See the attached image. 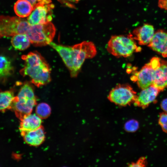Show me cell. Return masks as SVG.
<instances>
[{"mask_svg": "<svg viewBox=\"0 0 167 167\" xmlns=\"http://www.w3.org/2000/svg\"><path fill=\"white\" fill-rule=\"evenodd\" d=\"M49 45L59 54L72 77L78 75L86 59L92 58L97 53L96 46L91 41H84L72 46L58 45L52 42Z\"/></svg>", "mask_w": 167, "mask_h": 167, "instance_id": "6da1fadb", "label": "cell"}, {"mask_svg": "<svg viewBox=\"0 0 167 167\" xmlns=\"http://www.w3.org/2000/svg\"><path fill=\"white\" fill-rule=\"evenodd\" d=\"M24 67L20 71L23 76H28L31 82L37 87L49 83L51 80V69L44 58L38 52H30L23 55Z\"/></svg>", "mask_w": 167, "mask_h": 167, "instance_id": "7a4b0ae2", "label": "cell"}, {"mask_svg": "<svg viewBox=\"0 0 167 167\" xmlns=\"http://www.w3.org/2000/svg\"><path fill=\"white\" fill-rule=\"evenodd\" d=\"M109 53L117 57H127L141 49L131 34L112 36L107 46Z\"/></svg>", "mask_w": 167, "mask_h": 167, "instance_id": "3957f363", "label": "cell"}, {"mask_svg": "<svg viewBox=\"0 0 167 167\" xmlns=\"http://www.w3.org/2000/svg\"><path fill=\"white\" fill-rule=\"evenodd\" d=\"M33 89L28 83H25L15 96L11 106L16 116L21 119L31 113L36 104Z\"/></svg>", "mask_w": 167, "mask_h": 167, "instance_id": "277c9868", "label": "cell"}, {"mask_svg": "<svg viewBox=\"0 0 167 167\" xmlns=\"http://www.w3.org/2000/svg\"><path fill=\"white\" fill-rule=\"evenodd\" d=\"M55 33V27L50 22L30 25L26 34L33 45L42 46L49 45L51 42Z\"/></svg>", "mask_w": 167, "mask_h": 167, "instance_id": "5b68a950", "label": "cell"}, {"mask_svg": "<svg viewBox=\"0 0 167 167\" xmlns=\"http://www.w3.org/2000/svg\"><path fill=\"white\" fill-rule=\"evenodd\" d=\"M30 25L27 20L18 16L0 15V38L26 34Z\"/></svg>", "mask_w": 167, "mask_h": 167, "instance_id": "8992f818", "label": "cell"}, {"mask_svg": "<svg viewBox=\"0 0 167 167\" xmlns=\"http://www.w3.org/2000/svg\"><path fill=\"white\" fill-rule=\"evenodd\" d=\"M129 84H119L110 92L108 98L111 102L120 106H126L134 103L137 95Z\"/></svg>", "mask_w": 167, "mask_h": 167, "instance_id": "52a82bcc", "label": "cell"}, {"mask_svg": "<svg viewBox=\"0 0 167 167\" xmlns=\"http://www.w3.org/2000/svg\"><path fill=\"white\" fill-rule=\"evenodd\" d=\"M159 67L157 61L151 59L139 71L132 76L131 80L136 82L138 86L141 89L147 88L152 85L155 70Z\"/></svg>", "mask_w": 167, "mask_h": 167, "instance_id": "ba28073f", "label": "cell"}, {"mask_svg": "<svg viewBox=\"0 0 167 167\" xmlns=\"http://www.w3.org/2000/svg\"><path fill=\"white\" fill-rule=\"evenodd\" d=\"M54 7L51 3L36 6L28 17V22L30 25H33L50 22L52 19V10Z\"/></svg>", "mask_w": 167, "mask_h": 167, "instance_id": "9c48e42d", "label": "cell"}, {"mask_svg": "<svg viewBox=\"0 0 167 167\" xmlns=\"http://www.w3.org/2000/svg\"><path fill=\"white\" fill-rule=\"evenodd\" d=\"M148 46L163 57H167V32L163 29L155 32Z\"/></svg>", "mask_w": 167, "mask_h": 167, "instance_id": "30bf717a", "label": "cell"}, {"mask_svg": "<svg viewBox=\"0 0 167 167\" xmlns=\"http://www.w3.org/2000/svg\"><path fill=\"white\" fill-rule=\"evenodd\" d=\"M161 91L152 85L142 89L134 102V105L145 109L154 101Z\"/></svg>", "mask_w": 167, "mask_h": 167, "instance_id": "8fae6325", "label": "cell"}, {"mask_svg": "<svg viewBox=\"0 0 167 167\" xmlns=\"http://www.w3.org/2000/svg\"><path fill=\"white\" fill-rule=\"evenodd\" d=\"M155 31L152 25L145 24L135 28L131 34L133 38L140 45H148L154 34Z\"/></svg>", "mask_w": 167, "mask_h": 167, "instance_id": "7c38bea8", "label": "cell"}, {"mask_svg": "<svg viewBox=\"0 0 167 167\" xmlns=\"http://www.w3.org/2000/svg\"><path fill=\"white\" fill-rule=\"evenodd\" d=\"M152 85L161 92L167 88V60L161 59L160 66L155 70Z\"/></svg>", "mask_w": 167, "mask_h": 167, "instance_id": "4fadbf2b", "label": "cell"}, {"mask_svg": "<svg viewBox=\"0 0 167 167\" xmlns=\"http://www.w3.org/2000/svg\"><path fill=\"white\" fill-rule=\"evenodd\" d=\"M20 120L19 129L21 133L34 131L41 126V118L36 114L30 113Z\"/></svg>", "mask_w": 167, "mask_h": 167, "instance_id": "5bb4252c", "label": "cell"}, {"mask_svg": "<svg viewBox=\"0 0 167 167\" xmlns=\"http://www.w3.org/2000/svg\"><path fill=\"white\" fill-rule=\"evenodd\" d=\"M21 134L26 143L33 146L40 145L45 139L44 131L41 126L34 131L21 132Z\"/></svg>", "mask_w": 167, "mask_h": 167, "instance_id": "9a60e30c", "label": "cell"}, {"mask_svg": "<svg viewBox=\"0 0 167 167\" xmlns=\"http://www.w3.org/2000/svg\"><path fill=\"white\" fill-rule=\"evenodd\" d=\"M14 9L18 16L24 18L30 15L33 7L30 2L26 0H17L14 5Z\"/></svg>", "mask_w": 167, "mask_h": 167, "instance_id": "2e32d148", "label": "cell"}, {"mask_svg": "<svg viewBox=\"0 0 167 167\" xmlns=\"http://www.w3.org/2000/svg\"><path fill=\"white\" fill-rule=\"evenodd\" d=\"M11 42L15 48L20 51L27 49L31 43L28 37L25 34H19L13 36Z\"/></svg>", "mask_w": 167, "mask_h": 167, "instance_id": "e0dca14e", "label": "cell"}, {"mask_svg": "<svg viewBox=\"0 0 167 167\" xmlns=\"http://www.w3.org/2000/svg\"><path fill=\"white\" fill-rule=\"evenodd\" d=\"M15 96L12 90L0 89V112L11 109Z\"/></svg>", "mask_w": 167, "mask_h": 167, "instance_id": "ac0fdd59", "label": "cell"}, {"mask_svg": "<svg viewBox=\"0 0 167 167\" xmlns=\"http://www.w3.org/2000/svg\"><path fill=\"white\" fill-rule=\"evenodd\" d=\"M13 67L11 60L7 57L0 55V78H7L12 75Z\"/></svg>", "mask_w": 167, "mask_h": 167, "instance_id": "d6986e66", "label": "cell"}, {"mask_svg": "<svg viewBox=\"0 0 167 167\" xmlns=\"http://www.w3.org/2000/svg\"><path fill=\"white\" fill-rule=\"evenodd\" d=\"M51 108L47 103H42L39 104L36 106V114L41 119L45 118L50 115Z\"/></svg>", "mask_w": 167, "mask_h": 167, "instance_id": "ffe728a7", "label": "cell"}, {"mask_svg": "<svg viewBox=\"0 0 167 167\" xmlns=\"http://www.w3.org/2000/svg\"><path fill=\"white\" fill-rule=\"evenodd\" d=\"M158 123L162 131L167 133V112H164L160 113Z\"/></svg>", "mask_w": 167, "mask_h": 167, "instance_id": "44dd1931", "label": "cell"}, {"mask_svg": "<svg viewBox=\"0 0 167 167\" xmlns=\"http://www.w3.org/2000/svg\"><path fill=\"white\" fill-rule=\"evenodd\" d=\"M139 126L138 122L137 121L131 120L127 122L126 125L125 127L128 131L134 132L138 129Z\"/></svg>", "mask_w": 167, "mask_h": 167, "instance_id": "7402d4cb", "label": "cell"}, {"mask_svg": "<svg viewBox=\"0 0 167 167\" xmlns=\"http://www.w3.org/2000/svg\"><path fill=\"white\" fill-rule=\"evenodd\" d=\"M30 2L34 8L40 5H45L51 3V0H26Z\"/></svg>", "mask_w": 167, "mask_h": 167, "instance_id": "603a6c76", "label": "cell"}, {"mask_svg": "<svg viewBox=\"0 0 167 167\" xmlns=\"http://www.w3.org/2000/svg\"><path fill=\"white\" fill-rule=\"evenodd\" d=\"M131 167H144L147 165V161L146 157H140L135 163H132L130 164Z\"/></svg>", "mask_w": 167, "mask_h": 167, "instance_id": "cb8c5ba5", "label": "cell"}, {"mask_svg": "<svg viewBox=\"0 0 167 167\" xmlns=\"http://www.w3.org/2000/svg\"><path fill=\"white\" fill-rule=\"evenodd\" d=\"M61 3L66 5L70 7L73 8L75 6L74 4H76L80 0H58Z\"/></svg>", "mask_w": 167, "mask_h": 167, "instance_id": "d4e9b609", "label": "cell"}, {"mask_svg": "<svg viewBox=\"0 0 167 167\" xmlns=\"http://www.w3.org/2000/svg\"><path fill=\"white\" fill-rule=\"evenodd\" d=\"M158 6L160 8L167 11V0H159Z\"/></svg>", "mask_w": 167, "mask_h": 167, "instance_id": "484cf974", "label": "cell"}, {"mask_svg": "<svg viewBox=\"0 0 167 167\" xmlns=\"http://www.w3.org/2000/svg\"><path fill=\"white\" fill-rule=\"evenodd\" d=\"M161 107L164 112H167V98L162 101L161 103Z\"/></svg>", "mask_w": 167, "mask_h": 167, "instance_id": "4316f807", "label": "cell"}]
</instances>
